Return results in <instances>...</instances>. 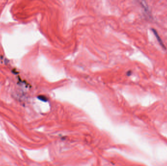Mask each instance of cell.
Returning <instances> with one entry per match:
<instances>
[{
    "mask_svg": "<svg viewBox=\"0 0 167 166\" xmlns=\"http://www.w3.org/2000/svg\"><path fill=\"white\" fill-rule=\"evenodd\" d=\"M152 30L153 33H154V35H155V37L156 38V39H157V40L158 42L160 44L161 46H162V47L163 48V49H165V50H166V46L165 45V44H164V43L163 42V41H162V39H161V38L160 37V36L159 35V34H158V33H157V31L155 29H154V28H152Z\"/></svg>",
    "mask_w": 167,
    "mask_h": 166,
    "instance_id": "1",
    "label": "cell"
}]
</instances>
